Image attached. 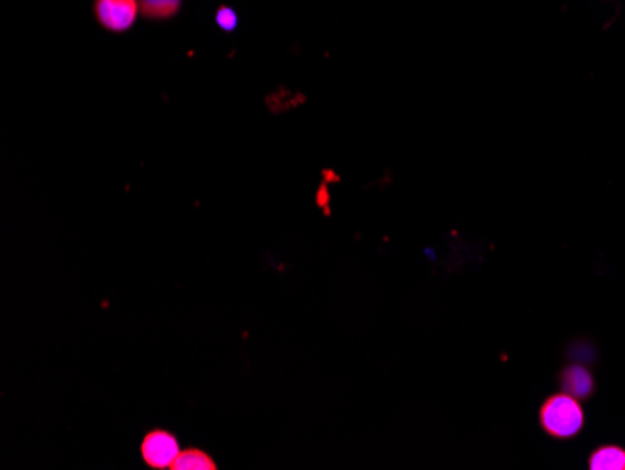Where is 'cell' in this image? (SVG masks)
Returning <instances> with one entry per match:
<instances>
[{"label":"cell","instance_id":"5b68a950","mask_svg":"<svg viewBox=\"0 0 625 470\" xmlns=\"http://www.w3.org/2000/svg\"><path fill=\"white\" fill-rule=\"evenodd\" d=\"M592 470H625V450L620 446H601L588 459Z\"/></svg>","mask_w":625,"mask_h":470},{"label":"cell","instance_id":"8992f818","mask_svg":"<svg viewBox=\"0 0 625 470\" xmlns=\"http://www.w3.org/2000/svg\"><path fill=\"white\" fill-rule=\"evenodd\" d=\"M173 470H216V461L199 448H189L186 452H180L173 463Z\"/></svg>","mask_w":625,"mask_h":470},{"label":"cell","instance_id":"52a82bcc","mask_svg":"<svg viewBox=\"0 0 625 470\" xmlns=\"http://www.w3.org/2000/svg\"><path fill=\"white\" fill-rule=\"evenodd\" d=\"M141 8L152 19H167L180 8V0H141Z\"/></svg>","mask_w":625,"mask_h":470},{"label":"cell","instance_id":"7a4b0ae2","mask_svg":"<svg viewBox=\"0 0 625 470\" xmlns=\"http://www.w3.org/2000/svg\"><path fill=\"white\" fill-rule=\"evenodd\" d=\"M141 456L150 469H169L180 456V444L173 433L156 429L146 435L141 444Z\"/></svg>","mask_w":625,"mask_h":470},{"label":"cell","instance_id":"277c9868","mask_svg":"<svg viewBox=\"0 0 625 470\" xmlns=\"http://www.w3.org/2000/svg\"><path fill=\"white\" fill-rule=\"evenodd\" d=\"M560 384H562V390L566 394L577 397V399H586V397L592 396V392L596 388L592 373L582 366H569V368L564 369L560 375Z\"/></svg>","mask_w":625,"mask_h":470},{"label":"cell","instance_id":"6da1fadb","mask_svg":"<svg viewBox=\"0 0 625 470\" xmlns=\"http://www.w3.org/2000/svg\"><path fill=\"white\" fill-rule=\"evenodd\" d=\"M539 422L554 439H571L584 427V411L577 397L569 394L551 396L539 411Z\"/></svg>","mask_w":625,"mask_h":470},{"label":"cell","instance_id":"3957f363","mask_svg":"<svg viewBox=\"0 0 625 470\" xmlns=\"http://www.w3.org/2000/svg\"><path fill=\"white\" fill-rule=\"evenodd\" d=\"M96 15L103 27L122 32L133 25L135 15H137V2L135 0H98Z\"/></svg>","mask_w":625,"mask_h":470},{"label":"cell","instance_id":"ba28073f","mask_svg":"<svg viewBox=\"0 0 625 470\" xmlns=\"http://www.w3.org/2000/svg\"><path fill=\"white\" fill-rule=\"evenodd\" d=\"M218 25L221 29L231 32V30L236 29V25H238V17H236L233 10L221 8L218 12Z\"/></svg>","mask_w":625,"mask_h":470}]
</instances>
